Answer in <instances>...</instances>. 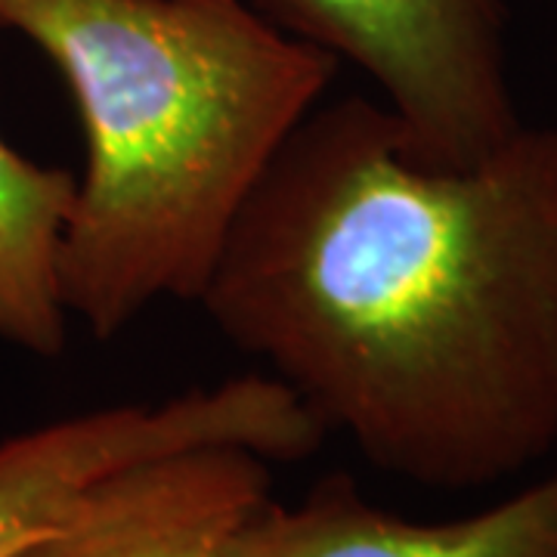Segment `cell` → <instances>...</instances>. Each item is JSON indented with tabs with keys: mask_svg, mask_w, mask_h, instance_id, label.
Returning <instances> with one entry per match:
<instances>
[{
	"mask_svg": "<svg viewBox=\"0 0 557 557\" xmlns=\"http://www.w3.org/2000/svg\"><path fill=\"white\" fill-rule=\"evenodd\" d=\"M258 13L357 65L409 152L471 168L523 127L508 69L505 0H255Z\"/></svg>",
	"mask_w": 557,
	"mask_h": 557,
	"instance_id": "cell-3",
	"label": "cell"
},
{
	"mask_svg": "<svg viewBox=\"0 0 557 557\" xmlns=\"http://www.w3.org/2000/svg\"><path fill=\"white\" fill-rule=\"evenodd\" d=\"M72 201L75 174L0 137V341L44 359L62 357L69 341L60 248Z\"/></svg>",
	"mask_w": 557,
	"mask_h": 557,
	"instance_id": "cell-7",
	"label": "cell"
},
{
	"mask_svg": "<svg viewBox=\"0 0 557 557\" xmlns=\"http://www.w3.org/2000/svg\"><path fill=\"white\" fill-rule=\"evenodd\" d=\"M226 557H557V468L486 511L437 523L399 518L335 471L295 505L267 498Z\"/></svg>",
	"mask_w": 557,
	"mask_h": 557,
	"instance_id": "cell-6",
	"label": "cell"
},
{
	"mask_svg": "<svg viewBox=\"0 0 557 557\" xmlns=\"http://www.w3.org/2000/svg\"><path fill=\"white\" fill-rule=\"evenodd\" d=\"M270 490V461L242 446L149 458L94 486L20 557H226Z\"/></svg>",
	"mask_w": 557,
	"mask_h": 557,
	"instance_id": "cell-5",
	"label": "cell"
},
{
	"mask_svg": "<svg viewBox=\"0 0 557 557\" xmlns=\"http://www.w3.org/2000/svg\"><path fill=\"white\" fill-rule=\"evenodd\" d=\"M84 127L60 295L97 341L199 304L245 201L338 72L245 0H0Z\"/></svg>",
	"mask_w": 557,
	"mask_h": 557,
	"instance_id": "cell-2",
	"label": "cell"
},
{
	"mask_svg": "<svg viewBox=\"0 0 557 557\" xmlns=\"http://www.w3.org/2000/svg\"><path fill=\"white\" fill-rule=\"evenodd\" d=\"M199 304L372 468L446 493L515 478L557 449V124L434 168L381 100H322Z\"/></svg>",
	"mask_w": 557,
	"mask_h": 557,
	"instance_id": "cell-1",
	"label": "cell"
},
{
	"mask_svg": "<svg viewBox=\"0 0 557 557\" xmlns=\"http://www.w3.org/2000/svg\"><path fill=\"white\" fill-rule=\"evenodd\" d=\"M329 431L273 375H239L161 403H121L0 443V557L47 539L102 480L196 446H242L270 465L317 456Z\"/></svg>",
	"mask_w": 557,
	"mask_h": 557,
	"instance_id": "cell-4",
	"label": "cell"
}]
</instances>
